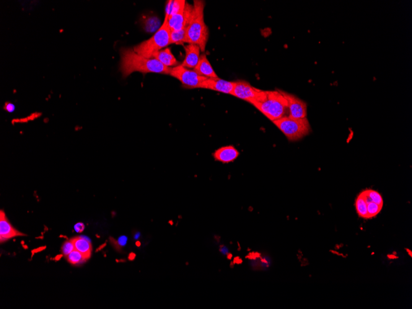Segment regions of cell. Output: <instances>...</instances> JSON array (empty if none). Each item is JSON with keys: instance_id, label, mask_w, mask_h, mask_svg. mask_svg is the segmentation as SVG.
<instances>
[{"instance_id": "14", "label": "cell", "mask_w": 412, "mask_h": 309, "mask_svg": "<svg viewBox=\"0 0 412 309\" xmlns=\"http://www.w3.org/2000/svg\"><path fill=\"white\" fill-rule=\"evenodd\" d=\"M193 70L200 76L206 78H217L219 77L212 68L211 63L207 59L206 54H202L197 64Z\"/></svg>"}, {"instance_id": "23", "label": "cell", "mask_w": 412, "mask_h": 309, "mask_svg": "<svg viewBox=\"0 0 412 309\" xmlns=\"http://www.w3.org/2000/svg\"><path fill=\"white\" fill-rule=\"evenodd\" d=\"M74 229L76 231V232L82 233L85 229L84 224L83 223H77L76 225L74 226Z\"/></svg>"}, {"instance_id": "25", "label": "cell", "mask_w": 412, "mask_h": 309, "mask_svg": "<svg viewBox=\"0 0 412 309\" xmlns=\"http://www.w3.org/2000/svg\"><path fill=\"white\" fill-rule=\"evenodd\" d=\"M127 241H128V238H127L126 236H121V238L119 239L118 243L119 246H125L127 243Z\"/></svg>"}, {"instance_id": "1", "label": "cell", "mask_w": 412, "mask_h": 309, "mask_svg": "<svg viewBox=\"0 0 412 309\" xmlns=\"http://www.w3.org/2000/svg\"><path fill=\"white\" fill-rule=\"evenodd\" d=\"M120 71L124 77L135 72L170 75L171 68H167L154 58H147L138 55L134 49L123 48L121 50Z\"/></svg>"}, {"instance_id": "2", "label": "cell", "mask_w": 412, "mask_h": 309, "mask_svg": "<svg viewBox=\"0 0 412 309\" xmlns=\"http://www.w3.org/2000/svg\"><path fill=\"white\" fill-rule=\"evenodd\" d=\"M205 2L194 1L192 16L186 28V43L199 46L202 52L206 50L209 38V29L204 19Z\"/></svg>"}, {"instance_id": "28", "label": "cell", "mask_w": 412, "mask_h": 309, "mask_svg": "<svg viewBox=\"0 0 412 309\" xmlns=\"http://www.w3.org/2000/svg\"><path fill=\"white\" fill-rule=\"evenodd\" d=\"M63 254L59 255V256H56V258H55L56 261H58V260H60L61 257H63Z\"/></svg>"}, {"instance_id": "4", "label": "cell", "mask_w": 412, "mask_h": 309, "mask_svg": "<svg viewBox=\"0 0 412 309\" xmlns=\"http://www.w3.org/2000/svg\"><path fill=\"white\" fill-rule=\"evenodd\" d=\"M254 106L272 121L277 120L286 116L287 102L283 95L278 91H267L263 101L254 103Z\"/></svg>"}, {"instance_id": "21", "label": "cell", "mask_w": 412, "mask_h": 309, "mask_svg": "<svg viewBox=\"0 0 412 309\" xmlns=\"http://www.w3.org/2000/svg\"><path fill=\"white\" fill-rule=\"evenodd\" d=\"M365 192L366 193L367 197L369 198L372 202L378 205L383 206V198L379 193L372 190H365Z\"/></svg>"}, {"instance_id": "24", "label": "cell", "mask_w": 412, "mask_h": 309, "mask_svg": "<svg viewBox=\"0 0 412 309\" xmlns=\"http://www.w3.org/2000/svg\"><path fill=\"white\" fill-rule=\"evenodd\" d=\"M4 109L9 112H14L15 110V105L12 104V103H7L6 104H5Z\"/></svg>"}, {"instance_id": "17", "label": "cell", "mask_w": 412, "mask_h": 309, "mask_svg": "<svg viewBox=\"0 0 412 309\" xmlns=\"http://www.w3.org/2000/svg\"><path fill=\"white\" fill-rule=\"evenodd\" d=\"M355 205H356L357 212L358 213L359 217L365 218V219H369L367 203L362 193H360L358 197H357Z\"/></svg>"}, {"instance_id": "7", "label": "cell", "mask_w": 412, "mask_h": 309, "mask_svg": "<svg viewBox=\"0 0 412 309\" xmlns=\"http://www.w3.org/2000/svg\"><path fill=\"white\" fill-rule=\"evenodd\" d=\"M231 95L253 104L263 101L266 97L267 91L256 89L247 82L240 81L235 82Z\"/></svg>"}, {"instance_id": "11", "label": "cell", "mask_w": 412, "mask_h": 309, "mask_svg": "<svg viewBox=\"0 0 412 309\" xmlns=\"http://www.w3.org/2000/svg\"><path fill=\"white\" fill-rule=\"evenodd\" d=\"M25 236V234L15 230L10 223L3 210L0 211V240L3 243L15 236Z\"/></svg>"}, {"instance_id": "9", "label": "cell", "mask_w": 412, "mask_h": 309, "mask_svg": "<svg viewBox=\"0 0 412 309\" xmlns=\"http://www.w3.org/2000/svg\"><path fill=\"white\" fill-rule=\"evenodd\" d=\"M287 102V107L289 112V116L295 118H306L307 106L306 103L294 95L289 94L282 90H278Z\"/></svg>"}, {"instance_id": "22", "label": "cell", "mask_w": 412, "mask_h": 309, "mask_svg": "<svg viewBox=\"0 0 412 309\" xmlns=\"http://www.w3.org/2000/svg\"><path fill=\"white\" fill-rule=\"evenodd\" d=\"M61 249L62 253H63V256L66 257V258L72 251L76 249V248H75L74 242L72 240V239L64 242L63 246H62Z\"/></svg>"}, {"instance_id": "10", "label": "cell", "mask_w": 412, "mask_h": 309, "mask_svg": "<svg viewBox=\"0 0 412 309\" xmlns=\"http://www.w3.org/2000/svg\"><path fill=\"white\" fill-rule=\"evenodd\" d=\"M235 82H229L219 78H207L201 84L200 89L213 90L225 94L232 95Z\"/></svg>"}, {"instance_id": "13", "label": "cell", "mask_w": 412, "mask_h": 309, "mask_svg": "<svg viewBox=\"0 0 412 309\" xmlns=\"http://www.w3.org/2000/svg\"><path fill=\"white\" fill-rule=\"evenodd\" d=\"M239 155V152L233 146H223L217 149L213 154L215 160L223 164H229L234 161Z\"/></svg>"}, {"instance_id": "3", "label": "cell", "mask_w": 412, "mask_h": 309, "mask_svg": "<svg viewBox=\"0 0 412 309\" xmlns=\"http://www.w3.org/2000/svg\"><path fill=\"white\" fill-rule=\"evenodd\" d=\"M173 1H168L165 11L164 22L155 34L149 39L145 40L134 47L137 53L147 58H152L155 53L171 44L170 30L168 24V18L172 9Z\"/></svg>"}, {"instance_id": "27", "label": "cell", "mask_w": 412, "mask_h": 309, "mask_svg": "<svg viewBox=\"0 0 412 309\" xmlns=\"http://www.w3.org/2000/svg\"><path fill=\"white\" fill-rule=\"evenodd\" d=\"M45 248H46V247H41V248H38V249H36V250H35V251H32V252H39V251H41L43 250V249H45Z\"/></svg>"}, {"instance_id": "12", "label": "cell", "mask_w": 412, "mask_h": 309, "mask_svg": "<svg viewBox=\"0 0 412 309\" xmlns=\"http://www.w3.org/2000/svg\"><path fill=\"white\" fill-rule=\"evenodd\" d=\"M185 58L181 65L188 69H194L198 64L201 56V49L198 45L188 44L184 46Z\"/></svg>"}, {"instance_id": "5", "label": "cell", "mask_w": 412, "mask_h": 309, "mask_svg": "<svg viewBox=\"0 0 412 309\" xmlns=\"http://www.w3.org/2000/svg\"><path fill=\"white\" fill-rule=\"evenodd\" d=\"M274 123L286 136L287 140L291 141L300 140L310 132V125L307 118H295L285 116L274 121Z\"/></svg>"}, {"instance_id": "26", "label": "cell", "mask_w": 412, "mask_h": 309, "mask_svg": "<svg viewBox=\"0 0 412 309\" xmlns=\"http://www.w3.org/2000/svg\"><path fill=\"white\" fill-rule=\"evenodd\" d=\"M136 254H135L134 253H131V254H130L129 256V259L130 261H132V260H134V259L136 258Z\"/></svg>"}, {"instance_id": "8", "label": "cell", "mask_w": 412, "mask_h": 309, "mask_svg": "<svg viewBox=\"0 0 412 309\" xmlns=\"http://www.w3.org/2000/svg\"><path fill=\"white\" fill-rule=\"evenodd\" d=\"M170 76L178 80L187 89H200L201 84L207 79L181 65L171 68Z\"/></svg>"}, {"instance_id": "20", "label": "cell", "mask_w": 412, "mask_h": 309, "mask_svg": "<svg viewBox=\"0 0 412 309\" xmlns=\"http://www.w3.org/2000/svg\"><path fill=\"white\" fill-rule=\"evenodd\" d=\"M67 261L72 265H79L84 263L87 261L86 257L81 252L78 251L76 249L72 251L71 254L67 257Z\"/></svg>"}, {"instance_id": "29", "label": "cell", "mask_w": 412, "mask_h": 309, "mask_svg": "<svg viewBox=\"0 0 412 309\" xmlns=\"http://www.w3.org/2000/svg\"><path fill=\"white\" fill-rule=\"evenodd\" d=\"M136 244H137V246H140V243H139V241L137 242Z\"/></svg>"}, {"instance_id": "6", "label": "cell", "mask_w": 412, "mask_h": 309, "mask_svg": "<svg viewBox=\"0 0 412 309\" xmlns=\"http://www.w3.org/2000/svg\"><path fill=\"white\" fill-rule=\"evenodd\" d=\"M193 5L185 0L173 1L172 9L168 18V24L171 32L188 27L192 16Z\"/></svg>"}, {"instance_id": "16", "label": "cell", "mask_w": 412, "mask_h": 309, "mask_svg": "<svg viewBox=\"0 0 412 309\" xmlns=\"http://www.w3.org/2000/svg\"><path fill=\"white\" fill-rule=\"evenodd\" d=\"M72 240L74 242L76 250L81 252L87 260L89 259L92 252V246L90 242L81 236L76 237L72 238Z\"/></svg>"}, {"instance_id": "18", "label": "cell", "mask_w": 412, "mask_h": 309, "mask_svg": "<svg viewBox=\"0 0 412 309\" xmlns=\"http://www.w3.org/2000/svg\"><path fill=\"white\" fill-rule=\"evenodd\" d=\"M362 194L364 195L365 202L367 203L368 215H369V219L372 218L377 216L378 213L382 210L383 206L376 204V203L372 202L371 200L367 197L366 193L365 191L362 192Z\"/></svg>"}, {"instance_id": "15", "label": "cell", "mask_w": 412, "mask_h": 309, "mask_svg": "<svg viewBox=\"0 0 412 309\" xmlns=\"http://www.w3.org/2000/svg\"><path fill=\"white\" fill-rule=\"evenodd\" d=\"M152 58L157 59L160 63L167 68H172L177 66L178 62L174 55L171 52L170 48H167L155 53Z\"/></svg>"}, {"instance_id": "19", "label": "cell", "mask_w": 412, "mask_h": 309, "mask_svg": "<svg viewBox=\"0 0 412 309\" xmlns=\"http://www.w3.org/2000/svg\"><path fill=\"white\" fill-rule=\"evenodd\" d=\"M186 28L178 31L170 32V43L176 45H183L186 43Z\"/></svg>"}]
</instances>
